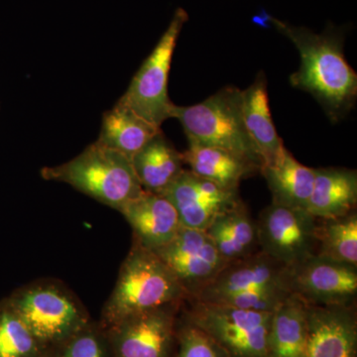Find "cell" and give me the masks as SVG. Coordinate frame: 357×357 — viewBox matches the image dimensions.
I'll return each instance as SVG.
<instances>
[{"mask_svg": "<svg viewBox=\"0 0 357 357\" xmlns=\"http://www.w3.org/2000/svg\"><path fill=\"white\" fill-rule=\"evenodd\" d=\"M263 18V22L273 25L299 52L300 67L291 75V86L314 96L331 121L344 119L356 105L357 75L344 57V31L328 25L318 34L268 14Z\"/></svg>", "mask_w": 357, "mask_h": 357, "instance_id": "cell-1", "label": "cell"}, {"mask_svg": "<svg viewBox=\"0 0 357 357\" xmlns=\"http://www.w3.org/2000/svg\"><path fill=\"white\" fill-rule=\"evenodd\" d=\"M185 301V291L165 263L153 251L134 241L100 324L107 328L134 314Z\"/></svg>", "mask_w": 357, "mask_h": 357, "instance_id": "cell-2", "label": "cell"}, {"mask_svg": "<svg viewBox=\"0 0 357 357\" xmlns=\"http://www.w3.org/2000/svg\"><path fill=\"white\" fill-rule=\"evenodd\" d=\"M41 176L72 185L119 211L144 192L131 159L98 140L67 163L42 169Z\"/></svg>", "mask_w": 357, "mask_h": 357, "instance_id": "cell-3", "label": "cell"}, {"mask_svg": "<svg viewBox=\"0 0 357 357\" xmlns=\"http://www.w3.org/2000/svg\"><path fill=\"white\" fill-rule=\"evenodd\" d=\"M171 119L181 122L188 140L227 150L261 170L263 160L244 124L241 89L225 86L198 105H174Z\"/></svg>", "mask_w": 357, "mask_h": 357, "instance_id": "cell-4", "label": "cell"}, {"mask_svg": "<svg viewBox=\"0 0 357 357\" xmlns=\"http://www.w3.org/2000/svg\"><path fill=\"white\" fill-rule=\"evenodd\" d=\"M47 351L88 325V312L62 286L38 283L18 289L6 298Z\"/></svg>", "mask_w": 357, "mask_h": 357, "instance_id": "cell-5", "label": "cell"}, {"mask_svg": "<svg viewBox=\"0 0 357 357\" xmlns=\"http://www.w3.org/2000/svg\"><path fill=\"white\" fill-rule=\"evenodd\" d=\"M183 317L206 333L229 357H268L272 312L185 301Z\"/></svg>", "mask_w": 357, "mask_h": 357, "instance_id": "cell-6", "label": "cell"}, {"mask_svg": "<svg viewBox=\"0 0 357 357\" xmlns=\"http://www.w3.org/2000/svg\"><path fill=\"white\" fill-rule=\"evenodd\" d=\"M188 13L178 8L158 44L136 73L128 91L119 100L143 119L161 128L171 119L174 103L168 96V79L174 50Z\"/></svg>", "mask_w": 357, "mask_h": 357, "instance_id": "cell-7", "label": "cell"}, {"mask_svg": "<svg viewBox=\"0 0 357 357\" xmlns=\"http://www.w3.org/2000/svg\"><path fill=\"white\" fill-rule=\"evenodd\" d=\"M319 220L306 208L272 203L256 220L259 250L292 267L317 255Z\"/></svg>", "mask_w": 357, "mask_h": 357, "instance_id": "cell-8", "label": "cell"}, {"mask_svg": "<svg viewBox=\"0 0 357 357\" xmlns=\"http://www.w3.org/2000/svg\"><path fill=\"white\" fill-rule=\"evenodd\" d=\"M184 303L134 314L105 328L114 357H173Z\"/></svg>", "mask_w": 357, "mask_h": 357, "instance_id": "cell-9", "label": "cell"}, {"mask_svg": "<svg viewBox=\"0 0 357 357\" xmlns=\"http://www.w3.org/2000/svg\"><path fill=\"white\" fill-rule=\"evenodd\" d=\"M289 292L310 306H354L357 267L314 255L288 268Z\"/></svg>", "mask_w": 357, "mask_h": 357, "instance_id": "cell-10", "label": "cell"}, {"mask_svg": "<svg viewBox=\"0 0 357 357\" xmlns=\"http://www.w3.org/2000/svg\"><path fill=\"white\" fill-rule=\"evenodd\" d=\"M153 252L176 277L187 300L195 299L227 264L204 230L184 227Z\"/></svg>", "mask_w": 357, "mask_h": 357, "instance_id": "cell-11", "label": "cell"}, {"mask_svg": "<svg viewBox=\"0 0 357 357\" xmlns=\"http://www.w3.org/2000/svg\"><path fill=\"white\" fill-rule=\"evenodd\" d=\"M183 227L206 230L218 215L241 203L238 190L225 189L185 169L163 192Z\"/></svg>", "mask_w": 357, "mask_h": 357, "instance_id": "cell-12", "label": "cell"}, {"mask_svg": "<svg viewBox=\"0 0 357 357\" xmlns=\"http://www.w3.org/2000/svg\"><path fill=\"white\" fill-rule=\"evenodd\" d=\"M287 274L288 267L259 250L243 259L227 263L213 281L192 301L222 304L236 294L258 290L289 292Z\"/></svg>", "mask_w": 357, "mask_h": 357, "instance_id": "cell-13", "label": "cell"}, {"mask_svg": "<svg viewBox=\"0 0 357 357\" xmlns=\"http://www.w3.org/2000/svg\"><path fill=\"white\" fill-rule=\"evenodd\" d=\"M304 357H357V317L354 306L307 305Z\"/></svg>", "mask_w": 357, "mask_h": 357, "instance_id": "cell-14", "label": "cell"}, {"mask_svg": "<svg viewBox=\"0 0 357 357\" xmlns=\"http://www.w3.org/2000/svg\"><path fill=\"white\" fill-rule=\"evenodd\" d=\"M119 213L132 229L134 241L152 251L170 243L183 227L175 206L162 194L144 191Z\"/></svg>", "mask_w": 357, "mask_h": 357, "instance_id": "cell-15", "label": "cell"}, {"mask_svg": "<svg viewBox=\"0 0 357 357\" xmlns=\"http://www.w3.org/2000/svg\"><path fill=\"white\" fill-rule=\"evenodd\" d=\"M357 173L345 168L314 169V183L307 211L319 220L344 217L356 211Z\"/></svg>", "mask_w": 357, "mask_h": 357, "instance_id": "cell-16", "label": "cell"}, {"mask_svg": "<svg viewBox=\"0 0 357 357\" xmlns=\"http://www.w3.org/2000/svg\"><path fill=\"white\" fill-rule=\"evenodd\" d=\"M241 102L246 130L261 156L263 166L272 163L285 146L272 121L264 73L260 72L255 82L241 91Z\"/></svg>", "mask_w": 357, "mask_h": 357, "instance_id": "cell-17", "label": "cell"}, {"mask_svg": "<svg viewBox=\"0 0 357 357\" xmlns=\"http://www.w3.org/2000/svg\"><path fill=\"white\" fill-rule=\"evenodd\" d=\"M189 141L183 154L185 165L199 177L206 178L225 189L238 190L244 178L260 172V169L238 155L220 148L206 146Z\"/></svg>", "mask_w": 357, "mask_h": 357, "instance_id": "cell-18", "label": "cell"}, {"mask_svg": "<svg viewBox=\"0 0 357 357\" xmlns=\"http://www.w3.org/2000/svg\"><path fill=\"white\" fill-rule=\"evenodd\" d=\"M204 231L227 263L259 251L256 220L243 202L218 215Z\"/></svg>", "mask_w": 357, "mask_h": 357, "instance_id": "cell-19", "label": "cell"}, {"mask_svg": "<svg viewBox=\"0 0 357 357\" xmlns=\"http://www.w3.org/2000/svg\"><path fill=\"white\" fill-rule=\"evenodd\" d=\"M260 173L272 194V203L306 208L314 183V169L301 164L287 148L278 158L262 167Z\"/></svg>", "mask_w": 357, "mask_h": 357, "instance_id": "cell-20", "label": "cell"}, {"mask_svg": "<svg viewBox=\"0 0 357 357\" xmlns=\"http://www.w3.org/2000/svg\"><path fill=\"white\" fill-rule=\"evenodd\" d=\"M141 187L146 192L163 194L185 170L183 154L163 132L148 142L131 159Z\"/></svg>", "mask_w": 357, "mask_h": 357, "instance_id": "cell-21", "label": "cell"}, {"mask_svg": "<svg viewBox=\"0 0 357 357\" xmlns=\"http://www.w3.org/2000/svg\"><path fill=\"white\" fill-rule=\"evenodd\" d=\"M307 338V305L291 294L272 312L268 357H304Z\"/></svg>", "mask_w": 357, "mask_h": 357, "instance_id": "cell-22", "label": "cell"}, {"mask_svg": "<svg viewBox=\"0 0 357 357\" xmlns=\"http://www.w3.org/2000/svg\"><path fill=\"white\" fill-rule=\"evenodd\" d=\"M162 129L150 123L133 110L117 102L103 115L98 141L132 159Z\"/></svg>", "mask_w": 357, "mask_h": 357, "instance_id": "cell-23", "label": "cell"}, {"mask_svg": "<svg viewBox=\"0 0 357 357\" xmlns=\"http://www.w3.org/2000/svg\"><path fill=\"white\" fill-rule=\"evenodd\" d=\"M319 220L317 255L357 267V213Z\"/></svg>", "mask_w": 357, "mask_h": 357, "instance_id": "cell-24", "label": "cell"}, {"mask_svg": "<svg viewBox=\"0 0 357 357\" xmlns=\"http://www.w3.org/2000/svg\"><path fill=\"white\" fill-rule=\"evenodd\" d=\"M48 351L8 301L2 300L0 302V357H42Z\"/></svg>", "mask_w": 357, "mask_h": 357, "instance_id": "cell-25", "label": "cell"}, {"mask_svg": "<svg viewBox=\"0 0 357 357\" xmlns=\"http://www.w3.org/2000/svg\"><path fill=\"white\" fill-rule=\"evenodd\" d=\"M49 351L53 357H114L107 331L91 321Z\"/></svg>", "mask_w": 357, "mask_h": 357, "instance_id": "cell-26", "label": "cell"}, {"mask_svg": "<svg viewBox=\"0 0 357 357\" xmlns=\"http://www.w3.org/2000/svg\"><path fill=\"white\" fill-rule=\"evenodd\" d=\"M173 357H229L206 333L187 321L178 319L177 345Z\"/></svg>", "mask_w": 357, "mask_h": 357, "instance_id": "cell-27", "label": "cell"}, {"mask_svg": "<svg viewBox=\"0 0 357 357\" xmlns=\"http://www.w3.org/2000/svg\"><path fill=\"white\" fill-rule=\"evenodd\" d=\"M42 357H53V356H52L51 352L48 351V352H47L46 354H44V356Z\"/></svg>", "mask_w": 357, "mask_h": 357, "instance_id": "cell-28", "label": "cell"}]
</instances>
